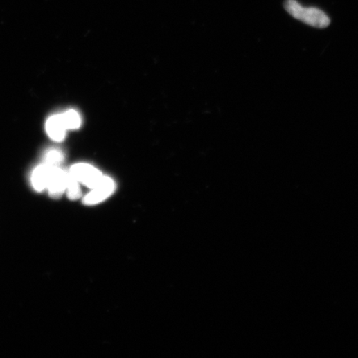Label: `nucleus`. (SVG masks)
<instances>
[{
    "label": "nucleus",
    "mask_w": 358,
    "mask_h": 358,
    "mask_svg": "<svg viewBox=\"0 0 358 358\" xmlns=\"http://www.w3.org/2000/svg\"><path fill=\"white\" fill-rule=\"evenodd\" d=\"M78 181L75 180L69 174L67 178L66 189L67 197L71 200H77L82 195L81 188H80Z\"/></svg>",
    "instance_id": "6e6552de"
},
{
    "label": "nucleus",
    "mask_w": 358,
    "mask_h": 358,
    "mask_svg": "<svg viewBox=\"0 0 358 358\" xmlns=\"http://www.w3.org/2000/svg\"><path fill=\"white\" fill-rule=\"evenodd\" d=\"M46 130L53 141L60 142L64 140L66 128L61 115L50 117L46 123Z\"/></svg>",
    "instance_id": "39448f33"
},
{
    "label": "nucleus",
    "mask_w": 358,
    "mask_h": 358,
    "mask_svg": "<svg viewBox=\"0 0 358 358\" xmlns=\"http://www.w3.org/2000/svg\"><path fill=\"white\" fill-rule=\"evenodd\" d=\"M115 188V183L111 179L108 178V177H102L98 184L92 188L89 195L84 197V204L94 205L102 203V201L112 195Z\"/></svg>",
    "instance_id": "7ed1b4c3"
},
{
    "label": "nucleus",
    "mask_w": 358,
    "mask_h": 358,
    "mask_svg": "<svg viewBox=\"0 0 358 358\" xmlns=\"http://www.w3.org/2000/svg\"><path fill=\"white\" fill-rule=\"evenodd\" d=\"M285 8L294 19L312 27L324 28L330 24V17L325 12L319 8L302 6L296 0H287L285 3Z\"/></svg>",
    "instance_id": "f257e3e1"
},
{
    "label": "nucleus",
    "mask_w": 358,
    "mask_h": 358,
    "mask_svg": "<svg viewBox=\"0 0 358 358\" xmlns=\"http://www.w3.org/2000/svg\"><path fill=\"white\" fill-rule=\"evenodd\" d=\"M69 174L79 183L91 188L96 187L103 177L98 170L87 163L75 164Z\"/></svg>",
    "instance_id": "f03ea898"
},
{
    "label": "nucleus",
    "mask_w": 358,
    "mask_h": 358,
    "mask_svg": "<svg viewBox=\"0 0 358 358\" xmlns=\"http://www.w3.org/2000/svg\"><path fill=\"white\" fill-rule=\"evenodd\" d=\"M67 178L69 172L59 167H52L47 186L50 197L53 199H59L65 193Z\"/></svg>",
    "instance_id": "20e7f679"
},
{
    "label": "nucleus",
    "mask_w": 358,
    "mask_h": 358,
    "mask_svg": "<svg viewBox=\"0 0 358 358\" xmlns=\"http://www.w3.org/2000/svg\"><path fill=\"white\" fill-rule=\"evenodd\" d=\"M61 116L66 129H75L81 126V117L74 109H69V111L62 114Z\"/></svg>",
    "instance_id": "0eeeda50"
},
{
    "label": "nucleus",
    "mask_w": 358,
    "mask_h": 358,
    "mask_svg": "<svg viewBox=\"0 0 358 358\" xmlns=\"http://www.w3.org/2000/svg\"><path fill=\"white\" fill-rule=\"evenodd\" d=\"M44 163L53 167H58L64 160V154L58 150H50L46 153Z\"/></svg>",
    "instance_id": "1a4fd4ad"
},
{
    "label": "nucleus",
    "mask_w": 358,
    "mask_h": 358,
    "mask_svg": "<svg viewBox=\"0 0 358 358\" xmlns=\"http://www.w3.org/2000/svg\"><path fill=\"white\" fill-rule=\"evenodd\" d=\"M52 167L44 163L42 165L37 166L33 170L31 180L33 187L35 188L36 191L42 192L47 188Z\"/></svg>",
    "instance_id": "423d86ee"
}]
</instances>
